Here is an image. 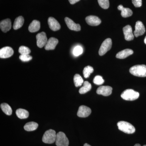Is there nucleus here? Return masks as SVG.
Here are the masks:
<instances>
[{"label":"nucleus","mask_w":146,"mask_h":146,"mask_svg":"<svg viewBox=\"0 0 146 146\" xmlns=\"http://www.w3.org/2000/svg\"><path fill=\"white\" fill-rule=\"evenodd\" d=\"M1 108L3 112L6 115H11L12 114V110L10 106L6 103H3L1 105Z\"/></svg>","instance_id":"obj_25"},{"label":"nucleus","mask_w":146,"mask_h":146,"mask_svg":"<svg viewBox=\"0 0 146 146\" xmlns=\"http://www.w3.org/2000/svg\"><path fill=\"white\" fill-rule=\"evenodd\" d=\"M139 93L133 89H128L121 94V97L123 99L127 101L135 100L139 98Z\"/></svg>","instance_id":"obj_3"},{"label":"nucleus","mask_w":146,"mask_h":146,"mask_svg":"<svg viewBox=\"0 0 146 146\" xmlns=\"http://www.w3.org/2000/svg\"><path fill=\"white\" fill-rule=\"evenodd\" d=\"M134 146H141V145L139 144H136Z\"/></svg>","instance_id":"obj_36"},{"label":"nucleus","mask_w":146,"mask_h":146,"mask_svg":"<svg viewBox=\"0 0 146 146\" xmlns=\"http://www.w3.org/2000/svg\"><path fill=\"white\" fill-rule=\"evenodd\" d=\"M38 127V124L35 122H30L27 123L24 126V129L27 131H33L36 130Z\"/></svg>","instance_id":"obj_23"},{"label":"nucleus","mask_w":146,"mask_h":146,"mask_svg":"<svg viewBox=\"0 0 146 146\" xmlns=\"http://www.w3.org/2000/svg\"><path fill=\"white\" fill-rule=\"evenodd\" d=\"M80 0H69V2L71 4H74L78 2Z\"/></svg>","instance_id":"obj_34"},{"label":"nucleus","mask_w":146,"mask_h":146,"mask_svg":"<svg viewBox=\"0 0 146 146\" xmlns=\"http://www.w3.org/2000/svg\"><path fill=\"white\" fill-rule=\"evenodd\" d=\"M93 82L95 84L100 85L104 83V80L101 76L98 75L95 77Z\"/></svg>","instance_id":"obj_31"},{"label":"nucleus","mask_w":146,"mask_h":146,"mask_svg":"<svg viewBox=\"0 0 146 146\" xmlns=\"http://www.w3.org/2000/svg\"><path fill=\"white\" fill-rule=\"evenodd\" d=\"M0 27L2 31L4 33L7 32L10 30L11 27V23L10 19L8 18L1 21Z\"/></svg>","instance_id":"obj_16"},{"label":"nucleus","mask_w":146,"mask_h":146,"mask_svg":"<svg viewBox=\"0 0 146 146\" xmlns=\"http://www.w3.org/2000/svg\"><path fill=\"white\" fill-rule=\"evenodd\" d=\"M91 112V108L85 106H81L79 108L77 115L80 117H86L90 115Z\"/></svg>","instance_id":"obj_9"},{"label":"nucleus","mask_w":146,"mask_h":146,"mask_svg":"<svg viewBox=\"0 0 146 146\" xmlns=\"http://www.w3.org/2000/svg\"><path fill=\"white\" fill-rule=\"evenodd\" d=\"M48 24L50 28L53 31H57L60 29V24L54 18L50 17L48 19Z\"/></svg>","instance_id":"obj_15"},{"label":"nucleus","mask_w":146,"mask_h":146,"mask_svg":"<svg viewBox=\"0 0 146 146\" xmlns=\"http://www.w3.org/2000/svg\"><path fill=\"white\" fill-rule=\"evenodd\" d=\"M94 70L93 67L91 66H87L84 68L83 71L84 76L85 78H87L90 76L91 73L94 72Z\"/></svg>","instance_id":"obj_27"},{"label":"nucleus","mask_w":146,"mask_h":146,"mask_svg":"<svg viewBox=\"0 0 146 146\" xmlns=\"http://www.w3.org/2000/svg\"><path fill=\"white\" fill-rule=\"evenodd\" d=\"M125 39L128 41H131L134 39V34L132 31V28L129 25L126 26L123 28Z\"/></svg>","instance_id":"obj_11"},{"label":"nucleus","mask_w":146,"mask_h":146,"mask_svg":"<svg viewBox=\"0 0 146 146\" xmlns=\"http://www.w3.org/2000/svg\"><path fill=\"white\" fill-rule=\"evenodd\" d=\"M135 30L133 32V34L136 37L143 35L145 32V28L142 22L138 21L136 22L135 25Z\"/></svg>","instance_id":"obj_8"},{"label":"nucleus","mask_w":146,"mask_h":146,"mask_svg":"<svg viewBox=\"0 0 146 146\" xmlns=\"http://www.w3.org/2000/svg\"><path fill=\"white\" fill-rule=\"evenodd\" d=\"M112 88L111 86H100L97 90V93L104 96H108L111 95L112 93Z\"/></svg>","instance_id":"obj_13"},{"label":"nucleus","mask_w":146,"mask_h":146,"mask_svg":"<svg viewBox=\"0 0 146 146\" xmlns=\"http://www.w3.org/2000/svg\"><path fill=\"white\" fill-rule=\"evenodd\" d=\"M98 2L102 8L104 9H107L109 8V0H98Z\"/></svg>","instance_id":"obj_29"},{"label":"nucleus","mask_w":146,"mask_h":146,"mask_svg":"<svg viewBox=\"0 0 146 146\" xmlns=\"http://www.w3.org/2000/svg\"><path fill=\"white\" fill-rule=\"evenodd\" d=\"M40 29V22L36 20H34L33 21L29 27V31L31 33H34L38 31Z\"/></svg>","instance_id":"obj_20"},{"label":"nucleus","mask_w":146,"mask_h":146,"mask_svg":"<svg viewBox=\"0 0 146 146\" xmlns=\"http://www.w3.org/2000/svg\"><path fill=\"white\" fill-rule=\"evenodd\" d=\"M56 145L57 146H68L69 141L65 133L63 132H58L56 134Z\"/></svg>","instance_id":"obj_5"},{"label":"nucleus","mask_w":146,"mask_h":146,"mask_svg":"<svg viewBox=\"0 0 146 146\" xmlns=\"http://www.w3.org/2000/svg\"><path fill=\"white\" fill-rule=\"evenodd\" d=\"M56 131L53 129H49L44 133L42 138V141L45 143H53L56 141Z\"/></svg>","instance_id":"obj_4"},{"label":"nucleus","mask_w":146,"mask_h":146,"mask_svg":"<svg viewBox=\"0 0 146 146\" xmlns=\"http://www.w3.org/2000/svg\"><path fill=\"white\" fill-rule=\"evenodd\" d=\"M16 115L20 119H27L29 117V112L26 110L19 108L16 110Z\"/></svg>","instance_id":"obj_22"},{"label":"nucleus","mask_w":146,"mask_h":146,"mask_svg":"<svg viewBox=\"0 0 146 146\" xmlns=\"http://www.w3.org/2000/svg\"><path fill=\"white\" fill-rule=\"evenodd\" d=\"M13 53V50L11 47H4L0 50V58H8L12 56Z\"/></svg>","instance_id":"obj_10"},{"label":"nucleus","mask_w":146,"mask_h":146,"mask_svg":"<svg viewBox=\"0 0 146 146\" xmlns=\"http://www.w3.org/2000/svg\"><path fill=\"white\" fill-rule=\"evenodd\" d=\"M119 130L128 134H131L135 132L136 129L130 123L125 121H120L117 123Z\"/></svg>","instance_id":"obj_2"},{"label":"nucleus","mask_w":146,"mask_h":146,"mask_svg":"<svg viewBox=\"0 0 146 146\" xmlns=\"http://www.w3.org/2000/svg\"><path fill=\"white\" fill-rule=\"evenodd\" d=\"M83 53V49L80 46H76L73 50V54L76 56H79Z\"/></svg>","instance_id":"obj_30"},{"label":"nucleus","mask_w":146,"mask_h":146,"mask_svg":"<svg viewBox=\"0 0 146 146\" xmlns=\"http://www.w3.org/2000/svg\"><path fill=\"white\" fill-rule=\"evenodd\" d=\"M19 58L23 62H27V61L31 60L32 59V57L29 54H21L19 56Z\"/></svg>","instance_id":"obj_32"},{"label":"nucleus","mask_w":146,"mask_h":146,"mask_svg":"<svg viewBox=\"0 0 146 146\" xmlns=\"http://www.w3.org/2000/svg\"><path fill=\"white\" fill-rule=\"evenodd\" d=\"M118 9L121 11V15L123 18L130 17L133 14L132 10L128 8H125L122 5H119L118 7Z\"/></svg>","instance_id":"obj_19"},{"label":"nucleus","mask_w":146,"mask_h":146,"mask_svg":"<svg viewBox=\"0 0 146 146\" xmlns=\"http://www.w3.org/2000/svg\"><path fill=\"white\" fill-rule=\"evenodd\" d=\"M24 23V18L23 16H20L17 17L14 21L13 28L14 30H17L21 28L23 26Z\"/></svg>","instance_id":"obj_21"},{"label":"nucleus","mask_w":146,"mask_h":146,"mask_svg":"<svg viewBox=\"0 0 146 146\" xmlns=\"http://www.w3.org/2000/svg\"><path fill=\"white\" fill-rule=\"evenodd\" d=\"M58 40L54 37H51L47 41L45 46V49L47 50H54L58 43Z\"/></svg>","instance_id":"obj_17"},{"label":"nucleus","mask_w":146,"mask_h":146,"mask_svg":"<svg viewBox=\"0 0 146 146\" xmlns=\"http://www.w3.org/2000/svg\"><path fill=\"white\" fill-rule=\"evenodd\" d=\"M91 85L89 82L86 81L83 83V86L80 89L79 92L80 94H82L87 93L91 89Z\"/></svg>","instance_id":"obj_24"},{"label":"nucleus","mask_w":146,"mask_h":146,"mask_svg":"<svg viewBox=\"0 0 146 146\" xmlns=\"http://www.w3.org/2000/svg\"><path fill=\"white\" fill-rule=\"evenodd\" d=\"M36 45L39 48L45 46L48 40L46 35L44 32H42L36 35Z\"/></svg>","instance_id":"obj_7"},{"label":"nucleus","mask_w":146,"mask_h":146,"mask_svg":"<svg viewBox=\"0 0 146 146\" xmlns=\"http://www.w3.org/2000/svg\"><path fill=\"white\" fill-rule=\"evenodd\" d=\"M143 146H146V145H143Z\"/></svg>","instance_id":"obj_38"},{"label":"nucleus","mask_w":146,"mask_h":146,"mask_svg":"<svg viewBox=\"0 0 146 146\" xmlns=\"http://www.w3.org/2000/svg\"><path fill=\"white\" fill-rule=\"evenodd\" d=\"M132 2L136 7H141L142 5V0H132Z\"/></svg>","instance_id":"obj_33"},{"label":"nucleus","mask_w":146,"mask_h":146,"mask_svg":"<svg viewBox=\"0 0 146 146\" xmlns=\"http://www.w3.org/2000/svg\"><path fill=\"white\" fill-rule=\"evenodd\" d=\"M86 23L92 26H97L101 23V21L98 17L96 16H89L85 18Z\"/></svg>","instance_id":"obj_14"},{"label":"nucleus","mask_w":146,"mask_h":146,"mask_svg":"<svg viewBox=\"0 0 146 146\" xmlns=\"http://www.w3.org/2000/svg\"><path fill=\"white\" fill-rule=\"evenodd\" d=\"M112 46V40L110 38H107L102 43L99 51V54L100 56L104 55L111 48Z\"/></svg>","instance_id":"obj_6"},{"label":"nucleus","mask_w":146,"mask_h":146,"mask_svg":"<svg viewBox=\"0 0 146 146\" xmlns=\"http://www.w3.org/2000/svg\"><path fill=\"white\" fill-rule=\"evenodd\" d=\"M74 81L76 87L81 86L84 82L82 77L78 74H76L74 76Z\"/></svg>","instance_id":"obj_26"},{"label":"nucleus","mask_w":146,"mask_h":146,"mask_svg":"<svg viewBox=\"0 0 146 146\" xmlns=\"http://www.w3.org/2000/svg\"><path fill=\"white\" fill-rule=\"evenodd\" d=\"M84 146H91L90 145H89V144L87 143H85L84 144Z\"/></svg>","instance_id":"obj_35"},{"label":"nucleus","mask_w":146,"mask_h":146,"mask_svg":"<svg viewBox=\"0 0 146 146\" xmlns=\"http://www.w3.org/2000/svg\"><path fill=\"white\" fill-rule=\"evenodd\" d=\"M133 51L132 50L126 49L118 52L116 55V57L119 59H124L133 54Z\"/></svg>","instance_id":"obj_18"},{"label":"nucleus","mask_w":146,"mask_h":146,"mask_svg":"<svg viewBox=\"0 0 146 146\" xmlns=\"http://www.w3.org/2000/svg\"><path fill=\"white\" fill-rule=\"evenodd\" d=\"M144 42H145V44H146V36L145 37V39H144Z\"/></svg>","instance_id":"obj_37"},{"label":"nucleus","mask_w":146,"mask_h":146,"mask_svg":"<svg viewBox=\"0 0 146 146\" xmlns=\"http://www.w3.org/2000/svg\"><path fill=\"white\" fill-rule=\"evenodd\" d=\"M18 52L21 54L26 55L29 54L31 51L28 47L25 46H21L19 48Z\"/></svg>","instance_id":"obj_28"},{"label":"nucleus","mask_w":146,"mask_h":146,"mask_svg":"<svg viewBox=\"0 0 146 146\" xmlns=\"http://www.w3.org/2000/svg\"><path fill=\"white\" fill-rule=\"evenodd\" d=\"M65 21L68 28L71 30L78 31L81 30V27L79 24H76L74 22L68 17L65 18Z\"/></svg>","instance_id":"obj_12"},{"label":"nucleus","mask_w":146,"mask_h":146,"mask_svg":"<svg viewBox=\"0 0 146 146\" xmlns=\"http://www.w3.org/2000/svg\"><path fill=\"white\" fill-rule=\"evenodd\" d=\"M129 72L131 74L140 77H146V65H134L129 69Z\"/></svg>","instance_id":"obj_1"}]
</instances>
